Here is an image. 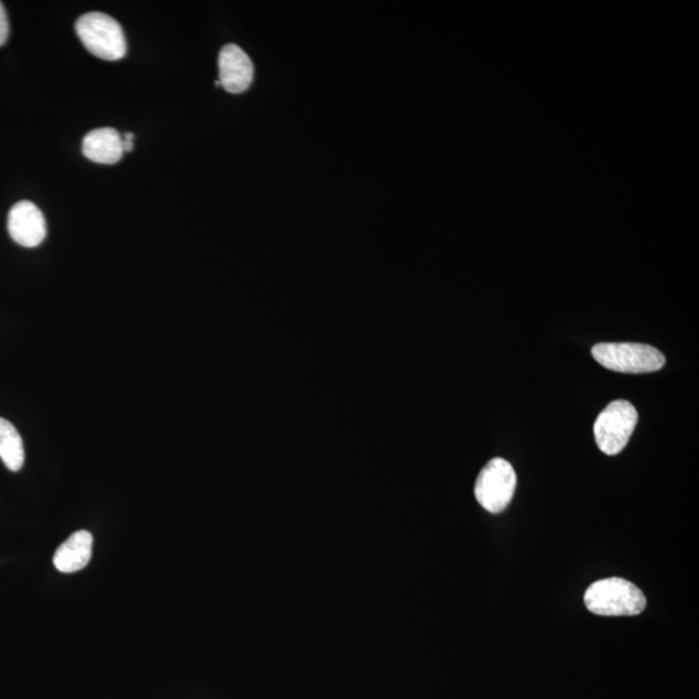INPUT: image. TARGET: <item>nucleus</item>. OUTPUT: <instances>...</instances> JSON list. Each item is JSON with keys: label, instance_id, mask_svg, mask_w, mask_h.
<instances>
[{"label": "nucleus", "instance_id": "8", "mask_svg": "<svg viewBox=\"0 0 699 699\" xmlns=\"http://www.w3.org/2000/svg\"><path fill=\"white\" fill-rule=\"evenodd\" d=\"M82 152L96 164L113 165L123 157L122 136L112 127L92 130L82 142Z\"/></svg>", "mask_w": 699, "mask_h": 699}, {"label": "nucleus", "instance_id": "10", "mask_svg": "<svg viewBox=\"0 0 699 699\" xmlns=\"http://www.w3.org/2000/svg\"><path fill=\"white\" fill-rule=\"evenodd\" d=\"M0 459L11 472H19L25 461L23 438L10 421L0 417Z\"/></svg>", "mask_w": 699, "mask_h": 699}, {"label": "nucleus", "instance_id": "2", "mask_svg": "<svg viewBox=\"0 0 699 699\" xmlns=\"http://www.w3.org/2000/svg\"><path fill=\"white\" fill-rule=\"evenodd\" d=\"M76 32L86 50L99 59L117 61L126 55L125 33L112 16L101 12L86 13L79 17Z\"/></svg>", "mask_w": 699, "mask_h": 699}, {"label": "nucleus", "instance_id": "1", "mask_svg": "<svg viewBox=\"0 0 699 699\" xmlns=\"http://www.w3.org/2000/svg\"><path fill=\"white\" fill-rule=\"evenodd\" d=\"M584 604L591 613L602 617H633L643 613L646 599L641 589L628 580L608 578L588 587Z\"/></svg>", "mask_w": 699, "mask_h": 699}, {"label": "nucleus", "instance_id": "4", "mask_svg": "<svg viewBox=\"0 0 699 699\" xmlns=\"http://www.w3.org/2000/svg\"><path fill=\"white\" fill-rule=\"evenodd\" d=\"M636 408L627 400H614L597 417L593 432L597 446L605 455L614 456L624 450L636 428Z\"/></svg>", "mask_w": 699, "mask_h": 699}, {"label": "nucleus", "instance_id": "9", "mask_svg": "<svg viewBox=\"0 0 699 699\" xmlns=\"http://www.w3.org/2000/svg\"><path fill=\"white\" fill-rule=\"evenodd\" d=\"M92 544H94V538L89 531L81 530L70 535L57 548L54 556L56 569L65 574L77 573V571L85 569L91 560Z\"/></svg>", "mask_w": 699, "mask_h": 699}, {"label": "nucleus", "instance_id": "3", "mask_svg": "<svg viewBox=\"0 0 699 699\" xmlns=\"http://www.w3.org/2000/svg\"><path fill=\"white\" fill-rule=\"evenodd\" d=\"M602 367L622 373H650L665 367L666 358L658 349L635 342H605L592 349Z\"/></svg>", "mask_w": 699, "mask_h": 699}, {"label": "nucleus", "instance_id": "5", "mask_svg": "<svg viewBox=\"0 0 699 699\" xmlns=\"http://www.w3.org/2000/svg\"><path fill=\"white\" fill-rule=\"evenodd\" d=\"M516 486L517 476L511 463L496 457L479 473L474 494L487 512L498 514L511 504Z\"/></svg>", "mask_w": 699, "mask_h": 699}, {"label": "nucleus", "instance_id": "6", "mask_svg": "<svg viewBox=\"0 0 699 699\" xmlns=\"http://www.w3.org/2000/svg\"><path fill=\"white\" fill-rule=\"evenodd\" d=\"M7 228L12 240L25 248L41 245L47 236L45 215L30 201H20L12 206Z\"/></svg>", "mask_w": 699, "mask_h": 699}, {"label": "nucleus", "instance_id": "11", "mask_svg": "<svg viewBox=\"0 0 699 699\" xmlns=\"http://www.w3.org/2000/svg\"><path fill=\"white\" fill-rule=\"evenodd\" d=\"M8 35H10V23H8L6 8L0 2V47L7 42Z\"/></svg>", "mask_w": 699, "mask_h": 699}, {"label": "nucleus", "instance_id": "7", "mask_svg": "<svg viewBox=\"0 0 699 699\" xmlns=\"http://www.w3.org/2000/svg\"><path fill=\"white\" fill-rule=\"evenodd\" d=\"M219 83L231 94H241L249 89L254 78L250 57L239 46L227 45L219 54Z\"/></svg>", "mask_w": 699, "mask_h": 699}, {"label": "nucleus", "instance_id": "13", "mask_svg": "<svg viewBox=\"0 0 699 699\" xmlns=\"http://www.w3.org/2000/svg\"><path fill=\"white\" fill-rule=\"evenodd\" d=\"M134 138H135V135L133 133H126L125 135H123L122 139L133 140V142H134Z\"/></svg>", "mask_w": 699, "mask_h": 699}, {"label": "nucleus", "instance_id": "12", "mask_svg": "<svg viewBox=\"0 0 699 699\" xmlns=\"http://www.w3.org/2000/svg\"><path fill=\"white\" fill-rule=\"evenodd\" d=\"M122 147H123V152H131L134 149V142L133 140H125L122 139Z\"/></svg>", "mask_w": 699, "mask_h": 699}]
</instances>
